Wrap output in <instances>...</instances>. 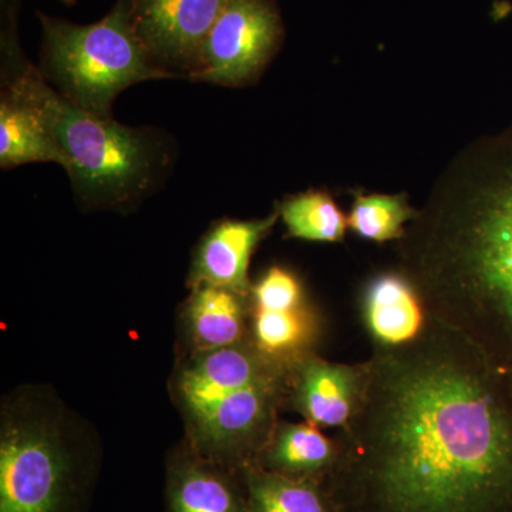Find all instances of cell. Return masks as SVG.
<instances>
[{
  "label": "cell",
  "mask_w": 512,
  "mask_h": 512,
  "mask_svg": "<svg viewBox=\"0 0 512 512\" xmlns=\"http://www.w3.org/2000/svg\"><path fill=\"white\" fill-rule=\"evenodd\" d=\"M30 163H55L67 168V158L42 119L28 104L0 93V167L12 170Z\"/></svg>",
  "instance_id": "2e32d148"
},
{
  "label": "cell",
  "mask_w": 512,
  "mask_h": 512,
  "mask_svg": "<svg viewBox=\"0 0 512 512\" xmlns=\"http://www.w3.org/2000/svg\"><path fill=\"white\" fill-rule=\"evenodd\" d=\"M365 363L329 362L311 353L289 367L288 409L320 429L343 430L355 416Z\"/></svg>",
  "instance_id": "9c48e42d"
},
{
  "label": "cell",
  "mask_w": 512,
  "mask_h": 512,
  "mask_svg": "<svg viewBox=\"0 0 512 512\" xmlns=\"http://www.w3.org/2000/svg\"><path fill=\"white\" fill-rule=\"evenodd\" d=\"M60 2L67 3V5H73V3H76V0H60Z\"/></svg>",
  "instance_id": "ffe728a7"
},
{
  "label": "cell",
  "mask_w": 512,
  "mask_h": 512,
  "mask_svg": "<svg viewBox=\"0 0 512 512\" xmlns=\"http://www.w3.org/2000/svg\"><path fill=\"white\" fill-rule=\"evenodd\" d=\"M289 367L251 340L190 355L173 390L192 451L225 468L254 464L288 409Z\"/></svg>",
  "instance_id": "277c9868"
},
{
  "label": "cell",
  "mask_w": 512,
  "mask_h": 512,
  "mask_svg": "<svg viewBox=\"0 0 512 512\" xmlns=\"http://www.w3.org/2000/svg\"><path fill=\"white\" fill-rule=\"evenodd\" d=\"M244 471L248 512H338L318 480L291 478L248 464Z\"/></svg>",
  "instance_id": "e0dca14e"
},
{
  "label": "cell",
  "mask_w": 512,
  "mask_h": 512,
  "mask_svg": "<svg viewBox=\"0 0 512 512\" xmlns=\"http://www.w3.org/2000/svg\"><path fill=\"white\" fill-rule=\"evenodd\" d=\"M279 217L278 210L264 220H221L212 225L195 249L188 278L190 288L211 285L251 295L252 254Z\"/></svg>",
  "instance_id": "30bf717a"
},
{
  "label": "cell",
  "mask_w": 512,
  "mask_h": 512,
  "mask_svg": "<svg viewBox=\"0 0 512 512\" xmlns=\"http://www.w3.org/2000/svg\"><path fill=\"white\" fill-rule=\"evenodd\" d=\"M360 315L372 345L383 348L412 342L429 319L419 293L400 271L383 272L367 282Z\"/></svg>",
  "instance_id": "8fae6325"
},
{
  "label": "cell",
  "mask_w": 512,
  "mask_h": 512,
  "mask_svg": "<svg viewBox=\"0 0 512 512\" xmlns=\"http://www.w3.org/2000/svg\"><path fill=\"white\" fill-rule=\"evenodd\" d=\"M19 0H2V90L28 104L67 158L74 195L86 210H123L153 194L173 163V147L153 128H134L74 106L23 53Z\"/></svg>",
  "instance_id": "3957f363"
},
{
  "label": "cell",
  "mask_w": 512,
  "mask_h": 512,
  "mask_svg": "<svg viewBox=\"0 0 512 512\" xmlns=\"http://www.w3.org/2000/svg\"><path fill=\"white\" fill-rule=\"evenodd\" d=\"M416 215L404 195L359 194L348 215V227L360 238L383 244L399 241Z\"/></svg>",
  "instance_id": "d6986e66"
},
{
  "label": "cell",
  "mask_w": 512,
  "mask_h": 512,
  "mask_svg": "<svg viewBox=\"0 0 512 512\" xmlns=\"http://www.w3.org/2000/svg\"><path fill=\"white\" fill-rule=\"evenodd\" d=\"M222 468L195 451L177 458L168 476L171 512H248L247 495Z\"/></svg>",
  "instance_id": "9a60e30c"
},
{
  "label": "cell",
  "mask_w": 512,
  "mask_h": 512,
  "mask_svg": "<svg viewBox=\"0 0 512 512\" xmlns=\"http://www.w3.org/2000/svg\"><path fill=\"white\" fill-rule=\"evenodd\" d=\"M288 234L312 242L343 241L348 217L325 191L293 195L278 208Z\"/></svg>",
  "instance_id": "ac0fdd59"
},
{
  "label": "cell",
  "mask_w": 512,
  "mask_h": 512,
  "mask_svg": "<svg viewBox=\"0 0 512 512\" xmlns=\"http://www.w3.org/2000/svg\"><path fill=\"white\" fill-rule=\"evenodd\" d=\"M249 326L256 349L285 365L315 353L323 333V320L306 298L286 303L251 302Z\"/></svg>",
  "instance_id": "7c38bea8"
},
{
  "label": "cell",
  "mask_w": 512,
  "mask_h": 512,
  "mask_svg": "<svg viewBox=\"0 0 512 512\" xmlns=\"http://www.w3.org/2000/svg\"><path fill=\"white\" fill-rule=\"evenodd\" d=\"M397 251L427 315L512 384V124L468 148Z\"/></svg>",
  "instance_id": "7a4b0ae2"
},
{
  "label": "cell",
  "mask_w": 512,
  "mask_h": 512,
  "mask_svg": "<svg viewBox=\"0 0 512 512\" xmlns=\"http://www.w3.org/2000/svg\"><path fill=\"white\" fill-rule=\"evenodd\" d=\"M42 26L39 70L60 96L94 116L111 117L117 96L148 80L171 79L138 39L126 0L103 19L76 25L37 12Z\"/></svg>",
  "instance_id": "5b68a950"
},
{
  "label": "cell",
  "mask_w": 512,
  "mask_h": 512,
  "mask_svg": "<svg viewBox=\"0 0 512 512\" xmlns=\"http://www.w3.org/2000/svg\"><path fill=\"white\" fill-rule=\"evenodd\" d=\"M229 0H126L131 23L151 60L171 79H190L202 47Z\"/></svg>",
  "instance_id": "ba28073f"
},
{
  "label": "cell",
  "mask_w": 512,
  "mask_h": 512,
  "mask_svg": "<svg viewBox=\"0 0 512 512\" xmlns=\"http://www.w3.org/2000/svg\"><path fill=\"white\" fill-rule=\"evenodd\" d=\"M338 439L308 423H281L254 464L291 478L318 480L329 477L338 463Z\"/></svg>",
  "instance_id": "5bb4252c"
},
{
  "label": "cell",
  "mask_w": 512,
  "mask_h": 512,
  "mask_svg": "<svg viewBox=\"0 0 512 512\" xmlns=\"http://www.w3.org/2000/svg\"><path fill=\"white\" fill-rule=\"evenodd\" d=\"M184 309L191 355L231 348L251 340V295L201 285L191 288Z\"/></svg>",
  "instance_id": "4fadbf2b"
},
{
  "label": "cell",
  "mask_w": 512,
  "mask_h": 512,
  "mask_svg": "<svg viewBox=\"0 0 512 512\" xmlns=\"http://www.w3.org/2000/svg\"><path fill=\"white\" fill-rule=\"evenodd\" d=\"M284 39L275 0H229L215 20L194 82L239 87L254 82Z\"/></svg>",
  "instance_id": "52a82bcc"
},
{
  "label": "cell",
  "mask_w": 512,
  "mask_h": 512,
  "mask_svg": "<svg viewBox=\"0 0 512 512\" xmlns=\"http://www.w3.org/2000/svg\"><path fill=\"white\" fill-rule=\"evenodd\" d=\"M330 478L362 512H512V384L464 336L427 319L373 346Z\"/></svg>",
  "instance_id": "6da1fadb"
},
{
  "label": "cell",
  "mask_w": 512,
  "mask_h": 512,
  "mask_svg": "<svg viewBox=\"0 0 512 512\" xmlns=\"http://www.w3.org/2000/svg\"><path fill=\"white\" fill-rule=\"evenodd\" d=\"M69 473V453L52 420L36 414L3 419L0 512H59Z\"/></svg>",
  "instance_id": "8992f818"
}]
</instances>
